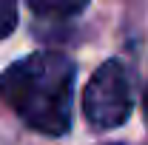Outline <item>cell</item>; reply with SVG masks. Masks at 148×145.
<instances>
[{
	"label": "cell",
	"instance_id": "obj_3",
	"mask_svg": "<svg viewBox=\"0 0 148 145\" xmlns=\"http://www.w3.org/2000/svg\"><path fill=\"white\" fill-rule=\"evenodd\" d=\"M29 6L40 17H74L86 9V3H66V0H32Z\"/></svg>",
	"mask_w": 148,
	"mask_h": 145
},
{
	"label": "cell",
	"instance_id": "obj_4",
	"mask_svg": "<svg viewBox=\"0 0 148 145\" xmlns=\"http://www.w3.org/2000/svg\"><path fill=\"white\" fill-rule=\"evenodd\" d=\"M17 26V6L12 0H0V40L9 37Z\"/></svg>",
	"mask_w": 148,
	"mask_h": 145
},
{
	"label": "cell",
	"instance_id": "obj_1",
	"mask_svg": "<svg viewBox=\"0 0 148 145\" xmlns=\"http://www.w3.org/2000/svg\"><path fill=\"white\" fill-rule=\"evenodd\" d=\"M71 97L74 63L60 51H34L0 74V100L46 137L71 128Z\"/></svg>",
	"mask_w": 148,
	"mask_h": 145
},
{
	"label": "cell",
	"instance_id": "obj_2",
	"mask_svg": "<svg viewBox=\"0 0 148 145\" xmlns=\"http://www.w3.org/2000/svg\"><path fill=\"white\" fill-rule=\"evenodd\" d=\"M134 108V80L125 63L106 60L91 74L88 85L83 91V114L86 122L97 131L120 128L131 117Z\"/></svg>",
	"mask_w": 148,
	"mask_h": 145
},
{
	"label": "cell",
	"instance_id": "obj_6",
	"mask_svg": "<svg viewBox=\"0 0 148 145\" xmlns=\"http://www.w3.org/2000/svg\"><path fill=\"white\" fill-rule=\"evenodd\" d=\"M114 145H117V142H114Z\"/></svg>",
	"mask_w": 148,
	"mask_h": 145
},
{
	"label": "cell",
	"instance_id": "obj_5",
	"mask_svg": "<svg viewBox=\"0 0 148 145\" xmlns=\"http://www.w3.org/2000/svg\"><path fill=\"white\" fill-rule=\"evenodd\" d=\"M143 108H145V117H148V91H145V97H143Z\"/></svg>",
	"mask_w": 148,
	"mask_h": 145
}]
</instances>
